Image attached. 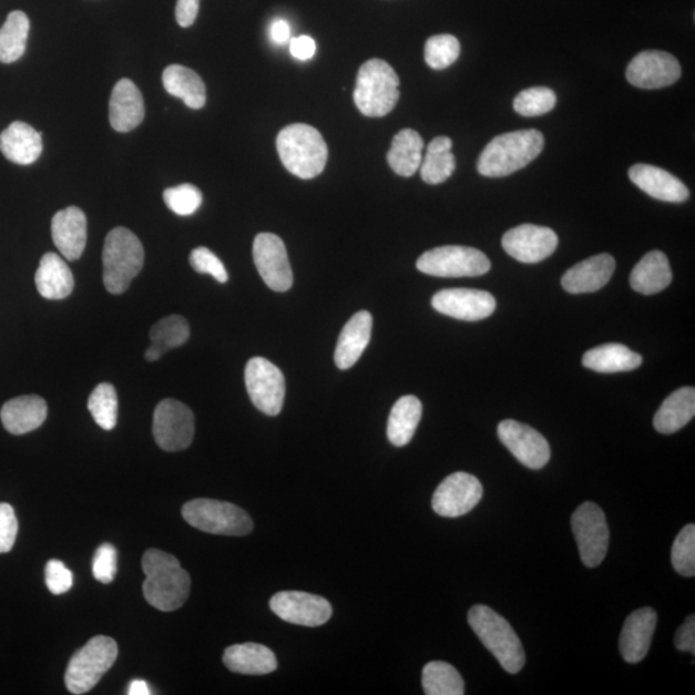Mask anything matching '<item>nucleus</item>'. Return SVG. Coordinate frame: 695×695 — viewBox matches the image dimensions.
Wrapping results in <instances>:
<instances>
[{"label": "nucleus", "mask_w": 695, "mask_h": 695, "mask_svg": "<svg viewBox=\"0 0 695 695\" xmlns=\"http://www.w3.org/2000/svg\"><path fill=\"white\" fill-rule=\"evenodd\" d=\"M146 574L143 595L150 605L162 612H173L186 603L191 591V578L178 559L165 551L150 549L142 559Z\"/></svg>", "instance_id": "f257e3e1"}, {"label": "nucleus", "mask_w": 695, "mask_h": 695, "mask_svg": "<svg viewBox=\"0 0 695 695\" xmlns=\"http://www.w3.org/2000/svg\"><path fill=\"white\" fill-rule=\"evenodd\" d=\"M545 146L538 130H522L498 135L484 147L478 160V172L484 177L500 178L523 170Z\"/></svg>", "instance_id": "f03ea898"}, {"label": "nucleus", "mask_w": 695, "mask_h": 695, "mask_svg": "<svg viewBox=\"0 0 695 695\" xmlns=\"http://www.w3.org/2000/svg\"><path fill=\"white\" fill-rule=\"evenodd\" d=\"M277 151L287 171L301 180H311L325 170L329 150L323 134L307 124L285 126L277 135Z\"/></svg>", "instance_id": "7ed1b4c3"}, {"label": "nucleus", "mask_w": 695, "mask_h": 695, "mask_svg": "<svg viewBox=\"0 0 695 695\" xmlns=\"http://www.w3.org/2000/svg\"><path fill=\"white\" fill-rule=\"evenodd\" d=\"M468 621L479 641L509 674H518L525 665L523 644L510 623L486 605H474Z\"/></svg>", "instance_id": "20e7f679"}, {"label": "nucleus", "mask_w": 695, "mask_h": 695, "mask_svg": "<svg viewBox=\"0 0 695 695\" xmlns=\"http://www.w3.org/2000/svg\"><path fill=\"white\" fill-rule=\"evenodd\" d=\"M103 284L113 295L130 289L145 263V251L140 238L132 231L117 227L109 232L103 246Z\"/></svg>", "instance_id": "39448f33"}, {"label": "nucleus", "mask_w": 695, "mask_h": 695, "mask_svg": "<svg viewBox=\"0 0 695 695\" xmlns=\"http://www.w3.org/2000/svg\"><path fill=\"white\" fill-rule=\"evenodd\" d=\"M399 95V78L388 62L372 59L359 69L354 98L361 114L386 116L396 108Z\"/></svg>", "instance_id": "423d86ee"}, {"label": "nucleus", "mask_w": 695, "mask_h": 695, "mask_svg": "<svg viewBox=\"0 0 695 695\" xmlns=\"http://www.w3.org/2000/svg\"><path fill=\"white\" fill-rule=\"evenodd\" d=\"M182 515L194 529L219 536H246L254 527L245 510L218 500L188 501L182 508Z\"/></svg>", "instance_id": "0eeeda50"}, {"label": "nucleus", "mask_w": 695, "mask_h": 695, "mask_svg": "<svg viewBox=\"0 0 695 695\" xmlns=\"http://www.w3.org/2000/svg\"><path fill=\"white\" fill-rule=\"evenodd\" d=\"M117 644L109 636H94L69 662L65 684L70 693L85 694L99 684L102 676L114 666Z\"/></svg>", "instance_id": "6e6552de"}, {"label": "nucleus", "mask_w": 695, "mask_h": 695, "mask_svg": "<svg viewBox=\"0 0 695 695\" xmlns=\"http://www.w3.org/2000/svg\"><path fill=\"white\" fill-rule=\"evenodd\" d=\"M417 267L435 277H478L489 274L491 262L474 247L450 245L422 254Z\"/></svg>", "instance_id": "1a4fd4ad"}, {"label": "nucleus", "mask_w": 695, "mask_h": 695, "mask_svg": "<svg viewBox=\"0 0 695 695\" xmlns=\"http://www.w3.org/2000/svg\"><path fill=\"white\" fill-rule=\"evenodd\" d=\"M571 523L583 564L589 569L601 565L610 545L609 523L602 508L594 502L582 503Z\"/></svg>", "instance_id": "9d476101"}, {"label": "nucleus", "mask_w": 695, "mask_h": 695, "mask_svg": "<svg viewBox=\"0 0 695 695\" xmlns=\"http://www.w3.org/2000/svg\"><path fill=\"white\" fill-rule=\"evenodd\" d=\"M245 385L247 395L257 409L277 417L282 412L286 395V382L282 370L267 358L254 357L246 364Z\"/></svg>", "instance_id": "9b49d317"}, {"label": "nucleus", "mask_w": 695, "mask_h": 695, "mask_svg": "<svg viewBox=\"0 0 695 695\" xmlns=\"http://www.w3.org/2000/svg\"><path fill=\"white\" fill-rule=\"evenodd\" d=\"M153 431L160 449L166 452L186 450L194 441V412L177 399H164L156 406Z\"/></svg>", "instance_id": "f8f14e48"}, {"label": "nucleus", "mask_w": 695, "mask_h": 695, "mask_svg": "<svg viewBox=\"0 0 695 695\" xmlns=\"http://www.w3.org/2000/svg\"><path fill=\"white\" fill-rule=\"evenodd\" d=\"M253 258L263 282L270 290L285 293L292 289L293 269L282 238L268 232L259 234L254 239Z\"/></svg>", "instance_id": "ddd939ff"}, {"label": "nucleus", "mask_w": 695, "mask_h": 695, "mask_svg": "<svg viewBox=\"0 0 695 695\" xmlns=\"http://www.w3.org/2000/svg\"><path fill=\"white\" fill-rule=\"evenodd\" d=\"M269 606L278 619L306 627L323 626L333 616L330 602L303 591H282L272 596Z\"/></svg>", "instance_id": "4468645a"}, {"label": "nucleus", "mask_w": 695, "mask_h": 695, "mask_svg": "<svg viewBox=\"0 0 695 695\" xmlns=\"http://www.w3.org/2000/svg\"><path fill=\"white\" fill-rule=\"evenodd\" d=\"M483 498V487L474 476L458 471L438 486L431 507L438 515L458 518L473 510Z\"/></svg>", "instance_id": "2eb2a0df"}, {"label": "nucleus", "mask_w": 695, "mask_h": 695, "mask_svg": "<svg viewBox=\"0 0 695 695\" xmlns=\"http://www.w3.org/2000/svg\"><path fill=\"white\" fill-rule=\"evenodd\" d=\"M682 78L681 63L673 54L662 51H644L628 63L626 79L641 90H661Z\"/></svg>", "instance_id": "dca6fc26"}, {"label": "nucleus", "mask_w": 695, "mask_h": 695, "mask_svg": "<svg viewBox=\"0 0 695 695\" xmlns=\"http://www.w3.org/2000/svg\"><path fill=\"white\" fill-rule=\"evenodd\" d=\"M500 441L522 466L540 470L550 460L546 438L530 426L515 420H503L498 428Z\"/></svg>", "instance_id": "f3484780"}, {"label": "nucleus", "mask_w": 695, "mask_h": 695, "mask_svg": "<svg viewBox=\"0 0 695 695\" xmlns=\"http://www.w3.org/2000/svg\"><path fill=\"white\" fill-rule=\"evenodd\" d=\"M559 238L549 227L521 225L507 232L502 247L511 258L525 265L545 260L556 251Z\"/></svg>", "instance_id": "a211bd4d"}, {"label": "nucleus", "mask_w": 695, "mask_h": 695, "mask_svg": "<svg viewBox=\"0 0 695 695\" xmlns=\"http://www.w3.org/2000/svg\"><path fill=\"white\" fill-rule=\"evenodd\" d=\"M431 306L444 316L474 323L489 318L497 310V299L489 292L447 289L435 295Z\"/></svg>", "instance_id": "6ab92c4d"}, {"label": "nucleus", "mask_w": 695, "mask_h": 695, "mask_svg": "<svg viewBox=\"0 0 695 695\" xmlns=\"http://www.w3.org/2000/svg\"><path fill=\"white\" fill-rule=\"evenodd\" d=\"M628 177L646 195L660 202L681 204L689 198V188L674 174L658 166L636 164L630 167Z\"/></svg>", "instance_id": "aec40b11"}, {"label": "nucleus", "mask_w": 695, "mask_h": 695, "mask_svg": "<svg viewBox=\"0 0 695 695\" xmlns=\"http://www.w3.org/2000/svg\"><path fill=\"white\" fill-rule=\"evenodd\" d=\"M658 614L653 609H642L630 614L620 637V651L627 663L642 662L648 654Z\"/></svg>", "instance_id": "412c9836"}, {"label": "nucleus", "mask_w": 695, "mask_h": 695, "mask_svg": "<svg viewBox=\"0 0 695 695\" xmlns=\"http://www.w3.org/2000/svg\"><path fill=\"white\" fill-rule=\"evenodd\" d=\"M614 270H616V260L612 255H594L566 270L562 278V286L570 294L595 293L610 283Z\"/></svg>", "instance_id": "4be33fe9"}, {"label": "nucleus", "mask_w": 695, "mask_h": 695, "mask_svg": "<svg viewBox=\"0 0 695 695\" xmlns=\"http://www.w3.org/2000/svg\"><path fill=\"white\" fill-rule=\"evenodd\" d=\"M86 236V217L82 209L69 206L55 213L52 219V238L63 258L74 262L82 257Z\"/></svg>", "instance_id": "5701e85b"}, {"label": "nucleus", "mask_w": 695, "mask_h": 695, "mask_svg": "<svg viewBox=\"0 0 695 695\" xmlns=\"http://www.w3.org/2000/svg\"><path fill=\"white\" fill-rule=\"evenodd\" d=\"M145 119V102L137 85L130 79L119 80L110 99V124L119 133H127Z\"/></svg>", "instance_id": "b1692460"}, {"label": "nucleus", "mask_w": 695, "mask_h": 695, "mask_svg": "<svg viewBox=\"0 0 695 695\" xmlns=\"http://www.w3.org/2000/svg\"><path fill=\"white\" fill-rule=\"evenodd\" d=\"M372 331V316L370 311H358L349 319L340 333L337 349H335V365L340 370H348L361 358L367 346L370 345Z\"/></svg>", "instance_id": "393cba45"}, {"label": "nucleus", "mask_w": 695, "mask_h": 695, "mask_svg": "<svg viewBox=\"0 0 695 695\" xmlns=\"http://www.w3.org/2000/svg\"><path fill=\"white\" fill-rule=\"evenodd\" d=\"M48 406L42 397L22 396L11 399L2 407L0 419L8 433L22 436L43 426Z\"/></svg>", "instance_id": "a878e982"}, {"label": "nucleus", "mask_w": 695, "mask_h": 695, "mask_svg": "<svg viewBox=\"0 0 695 695\" xmlns=\"http://www.w3.org/2000/svg\"><path fill=\"white\" fill-rule=\"evenodd\" d=\"M0 151L14 164H33L43 153L42 133L27 123L14 122L0 134Z\"/></svg>", "instance_id": "bb28decb"}, {"label": "nucleus", "mask_w": 695, "mask_h": 695, "mask_svg": "<svg viewBox=\"0 0 695 695\" xmlns=\"http://www.w3.org/2000/svg\"><path fill=\"white\" fill-rule=\"evenodd\" d=\"M37 289L48 300H62L74 290V276L68 263L55 253H47L40 259L35 274Z\"/></svg>", "instance_id": "cd10ccee"}, {"label": "nucleus", "mask_w": 695, "mask_h": 695, "mask_svg": "<svg viewBox=\"0 0 695 695\" xmlns=\"http://www.w3.org/2000/svg\"><path fill=\"white\" fill-rule=\"evenodd\" d=\"M223 662L232 673L242 675H267L277 668L275 653L257 643L228 646L223 654Z\"/></svg>", "instance_id": "c85d7f7f"}, {"label": "nucleus", "mask_w": 695, "mask_h": 695, "mask_svg": "<svg viewBox=\"0 0 695 695\" xmlns=\"http://www.w3.org/2000/svg\"><path fill=\"white\" fill-rule=\"evenodd\" d=\"M673 283V270L665 254L654 251L645 254L631 272V287L638 294H658Z\"/></svg>", "instance_id": "c756f323"}, {"label": "nucleus", "mask_w": 695, "mask_h": 695, "mask_svg": "<svg viewBox=\"0 0 695 695\" xmlns=\"http://www.w3.org/2000/svg\"><path fill=\"white\" fill-rule=\"evenodd\" d=\"M695 415V390L684 387L665 399L654 417V428L662 435H674L683 429Z\"/></svg>", "instance_id": "7c9ffc66"}, {"label": "nucleus", "mask_w": 695, "mask_h": 695, "mask_svg": "<svg viewBox=\"0 0 695 695\" xmlns=\"http://www.w3.org/2000/svg\"><path fill=\"white\" fill-rule=\"evenodd\" d=\"M642 364L641 355L616 343L590 349L582 358V365L586 369L601 374L633 371Z\"/></svg>", "instance_id": "2f4dec72"}, {"label": "nucleus", "mask_w": 695, "mask_h": 695, "mask_svg": "<svg viewBox=\"0 0 695 695\" xmlns=\"http://www.w3.org/2000/svg\"><path fill=\"white\" fill-rule=\"evenodd\" d=\"M422 417V405L415 396H403L398 399L391 409L387 436L389 442L396 447H403L411 442Z\"/></svg>", "instance_id": "473e14b6"}, {"label": "nucleus", "mask_w": 695, "mask_h": 695, "mask_svg": "<svg viewBox=\"0 0 695 695\" xmlns=\"http://www.w3.org/2000/svg\"><path fill=\"white\" fill-rule=\"evenodd\" d=\"M165 91L181 99L190 109H203L206 103V90L203 79L194 70L182 65H171L164 70Z\"/></svg>", "instance_id": "72a5a7b5"}, {"label": "nucleus", "mask_w": 695, "mask_h": 695, "mask_svg": "<svg viewBox=\"0 0 695 695\" xmlns=\"http://www.w3.org/2000/svg\"><path fill=\"white\" fill-rule=\"evenodd\" d=\"M425 141L413 130L396 134L388 153V164L401 177H412L420 170Z\"/></svg>", "instance_id": "f704fd0d"}, {"label": "nucleus", "mask_w": 695, "mask_h": 695, "mask_svg": "<svg viewBox=\"0 0 695 695\" xmlns=\"http://www.w3.org/2000/svg\"><path fill=\"white\" fill-rule=\"evenodd\" d=\"M449 137H437L429 143L427 155L422 159L420 174L428 185H441L451 177L457 167Z\"/></svg>", "instance_id": "c9c22d12"}, {"label": "nucleus", "mask_w": 695, "mask_h": 695, "mask_svg": "<svg viewBox=\"0 0 695 695\" xmlns=\"http://www.w3.org/2000/svg\"><path fill=\"white\" fill-rule=\"evenodd\" d=\"M30 21L25 13L13 11L8 14L0 29V62L19 61L27 51Z\"/></svg>", "instance_id": "e433bc0d"}, {"label": "nucleus", "mask_w": 695, "mask_h": 695, "mask_svg": "<svg viewBox=\"0 0 695 695\" xmlns=\"http://www.w3.org/2000/svg\"><path fill=\"white\" fill-rule=\"evenodd\" d=\"M422 689L427 695H462L466 684L450 663L433 661L422 670Z\"/></svg>", "instance_id": "4c0bfd02"}, {"label": "nucleus", "mask_w": 695, "mask_h": 695, "mask_svg": "<svg viewBox=\"0 0 695 695\" xmlns=\"http://www.w3.org/2000/svg\"><path fill=\"white\" fill-rule=\"evenodd\" d=\"M190 325L182 316H170L160 319L150 330L151 346L163 356L171 349L178 348L190 338Z\"/></svg>", "instance_id": "58836bf2"}, {"label": "nucleus", "mask_w": 695, "mask_h": 695, "mask_svg": "<svg viewBox=\"0 0 695 695\" xmlns=\"http://www.w3.org/2000/svg\"><path fill=\"white\" fill-rule=\"evenodd\" d=\"M88 410L92 413L95 425L103 430H113L117 422L119 401L115 387L110 382L94 388L88 399Z\"/></svg>", "instance_id": "ea45409f"}, {"label": "nucleus", "mask_w": 695, "mask_h": 695, "mask_svg": "<svg viewBox=\"0 0 695 695\" xmlns=\"http://www.w3.org/2000/svg\"><path fill=\"white\" fill-rule=\"evenodd\" d=\"M556 105V94L546 86H533L519 93L514 100L515 113L536 117L550 113Z\"/></svg>", "instance_id": "a19ab883"}, {"label": "nucleus", "mask_w": 695, "mask_h": 695, "mask_svg": "<svg viewBox=\"0 0 695 695\" xmlns=\"http://www.w3.org/2000/svg\"><path fill=\"white\" fill-rule=\"evenodd\" d=\"M460 51V42L453 35L430 37L426 43V62L431 69L444 70L458 61Z\"/></svg>", "instance_id": "79ce46f5"}, {"label": "nucleus", "mask_w": 695, "mask_h": 695, "mask_svg": "<svg viewBox=\"0 0 695 695\" xmlns=\"http://www.w3.org/2000/svg\"><path fill=\"white\" fill-rule=\"evenodd\" d=\"M671 562L678 574L694 578L695 574V527L685 525L674 542Z\"/></svg>", "instance_id": "37998d69"}, {"label": "nucleus", "mask_w": 695, "mask_h": 695, "mask_svg": "<svg viewBox=\"0 0 695 695\" xmlns=\"http://www.w3.org/2000/svg\"><path fill=\"white\" fill-rule=\"evenodd\" d=\"M163 197L166 206L181 217L195 214L203 204L202 191L188 183L165 190Z\"/></svg>", "instance_id": "c03bdc74"}, {"label": "nucleus", "mask_w": 695, "mask_h": 695, "mask_svg": "<svg viewBox=\"0 0 695 695\" xmlns=\"http://www.w3.org/2000/svg\"><path fill=\"white\" fill-rule=\"evenodd\" d=\"M190 265L197 274L211 275L221 284L228 282V274L222 260L207 247H196L190 255Z\"/></svg>", "instance_id": "a18cd8bd"}, {"label": "nucleus", "mask_w": 695, "mask_h": 695, "mask_svg": "<svg viewBox=\"0 0 695 695\" xmlns=\"http://www.w3.org/2000/svg\"><path fill=\"white\" fill-rule=\"evenodd\" d=\"M92 572L95 580L101 583L114 581L117 572V550L111 543H103L95 550Z\"/></svg>", "instance_id": "49530a36"}, {"label": "nucleus", "mask_w": 695, "mask_h": 695, "mask_svg": "<svg viewBox=\"0 0 695 695\" xmlns=\"http://www.w3.org/2000/svg\"><path fill=\"white\" fill-rule=\"evenodd\" d=\"M45 583L52 594L62 595L73 587L74 576L65 564L51 559L45 565Z\"/></svg>", "instance_id": "de8ad7c7"}, {"label": "nucleus", "mask_w": 695, "mask_h": 695, "mask_svg": "<svg viewBox=\"0 0 695 695\" xmlns=\"http://www.w3.org/2000/svg\"><path fill=\"white\" fill-rule=\"evenodd\" d=\"M19 522L10 503L0 502V554L10 553L18 539Z\"/></svg>", "instance_id": "09e8293b"}, {"label": "nucleus", "mask_w": 695, "mask_h": 695, "mask_svg": "<svg viewBox=\"0 0 695 695\" xmlns=\"http://www.w3.org/2000/svg\"><path fill=\"white\" fill-rule=\"evenodd\" d=\"M677 651L695 654V620L692 614L685 620L684 625L678 627L675 636Z\"/></svg>", "instance_id": "8fccbe9b"}, {"label": "nucleus", "mask_w": 695, "mask_h": 695, "mask_svg": "<svg viewBox=\"0 0 695 695\" xmlns=\"http://www.w3.org/2000/svg\"><path fill=\"white\" fill-rule=\"evenodd\" d=\"M200 8V0H177L175 7V19L182 28L193 27Z\"/></svg>", "instance_id": "3c124183"}, {"label": "nucleus", "mask_w": 695, "mask_h": 695, "mask_svg": "<svg viewBox=\"0 0 695 695\" xmlns=\"http://www.w3.org/2000/svg\"><path fill=\"white\" fill-rule=\"evenodd\" d=\"M316 51L317 44L315 42V39H311L308 35H301L292 39L290 52L293 54V58L300 61H308L310 59H314Z\"/></svg>", "instance_id": "603ef678"}, {"label": "nucleus", "mask_w": 695, "mask_h": 695, "mask_svg": "<svg viewBox=\"0 0 695 695\" xmlns=\"http://www.w3.org/2000/svg\"><path fill=\"white\" fill-rule=\"evenodd\" d=\"M290 35L292 30L289 23H287L285 20H276L274 23H272L270 38L276 44L283 45L289 42Z\"/></svg>", "instance_id": "864d4df0"}, {"label": "nucleus", "mask_w": 695, "mask_h": 695, "mask_svg": "<svg viewBox=\"0 0 695 695\" xmlns=\"http://www.w3.org/2000/svg\"><path fill=\"white\" fill-rule=\"evenodd\" d=\"M130 695H150L153 694L151 692L149 684L145 681H133L130 685V691H127Z\"/></svg>", "instance_id": "5fc2aeb1"}]
</instances>
